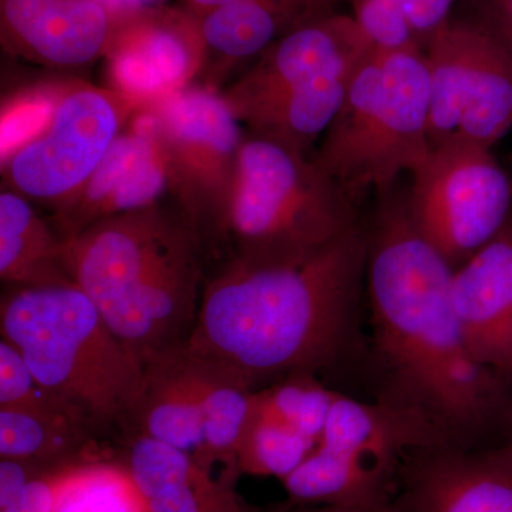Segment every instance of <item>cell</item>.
I'll return each instance as SVG.
<instances>
[{
    "instance_id": "obj_1",
    "label": "cell",
    "mask_w": 512,
    "mask_h": 512,
    "mask_svg": "<svg viewBox=\"0 0 512 512\" xmlns=\"http://www.w3.org/2000/svg\"><path fill=\"white\" fill-rule=\"evenodd\" d=\"M454 268L387 198L367 232L366 284L382 400L419 414L450 446L511 433L512 379L468 352L453 299Z\"/></svg>"
},
{
    "instance_id": "obj_2",
    "label": "cell",
    "mask_w": 512,
    "mask_h": 512,
    "mask_svg": "<svg viewBox=\"0 0 512 512\" xmlns=\"http://www.w3.org/2000/svg\"><path fill=\"white\" fill-rule=\"evenodd\" d=\"M367 231L357 225L298 261L227 256L207 275L185 352L258 390L330 365L348 336L366 276Z\"/></svg>"
},
{
    "instance_id": "obj_3",
    "label": "cell",
    "mask_w": 512,
    "mask_h": 512,
    "mask_svg": "<svg viewBox=\"0 0 512 512\" xmlns=\"http://www.w3.org/2000/svg\"><path fill=\"white\" fill-rule=\"evenodd\" d=\"M211 248L174 202L90 225L62 245V264L141 366L187 346Z\"/></svg>"
},
{
    "instance_id": "obj_4",
    "label": "cell",
    "mask_w": 512,
    "mask_h": 512,
    "mask_svg": "<svg viewBox=\"0 0 512 512\" xmlns=\"http://www.w3.org/2000/svg\"><path fill=\"white\" fill-rule=\"evenodd\" d=\"M2 339L22 352L40 386L60 400L96 439H130L144 367L114 335L70 276L6 285Z\"/></svg>"
},
{
    "instance_id": "obj_5",
    "label": "cell",
    "mask_w": 512,
    "mask_h": 512,
    "mask_svg": "<svg viewBox=\"0 0 512 512\" xmlns=\"http://www.w3.org/2000/svg\"><path fill=\"white\" fill-rule=\"evenodd\" d=\"M360 222L355 201L313 156L247 133L217 245L255 262L298 261Z\"/></svg>"
},
{
    "instance_id": "obj_6",
    "label": "cell",
    "mask_w": 512,
    "mask_h": 512,
    "mask_svg": "<svg viewBox=\"0 0 512 512\" xmlns=\"http://www.w3.org/2000/svg\"><path fill=\"white\" fill-rule=\"evenodd\" d=\"M431 150L426 56L400 50L373 52L357 67L313 158L356 202L370 191L389 194Z\"/></svg>"
},
{
    "instance_id": "obj_7",
    "label": "cell",
    "mask_w": 512,
    "mask_h": 512,
    "mask_svg": "<svg viewBox=\"0 0 512 512\" xmlns=\"http://www.w3.org/2000/svg\"><path fill=\"white\" fill-rule=\"evenodd\" d=\"M373 52L355 19L332 13L281 37L222 97L242 126L306 146L328 130Z\"/></svg>"
},
{
    "instance_id": "obj_8",
    "label": "cell",
    "mask_w": 512,
    "mask_h": 512,
    "mask_svg": "<svg viewBox=\"0 0 512 512\" xmlns=\"http://www.w3.org/2000/svg\"><path fill=\"white\" fill-rule=\"evenodd\" d=\"M141 109L109 86L53 84L45 123L2 154L3 188L53 214L82 188Z\"/></svg>"
},
{
    "instance_id": "obj_9",
    "label": "cell",
    "mask_w": 512,
    "mask_h": 512,
    "mask_svg": "<svg viewBox=\"0 0 512 512\" xmlns=\"http://www.w3.org/2000/svg\"><path fill=\"white\" fill-rule=\"evenodd\" d=\"M146 109L165 161L168 195L210 248L227 215L247 133L220 90L191 84Z\"/></svg>"
},
{
    "instance_id": "obj_10",
    "label": "cell",
    "mask_w": 512,
    "mask_h": 512,
    "mask_svg": "<svg viewBox=\"0 0 512 512\" xmlns=\"http://www.w3.org/2000/svg\"><path fill=\"white\" fill-rule=\"evenodd\" d=\"M413 178L407 210L414 227L454 269L511 221V180L488 148L433 147Z\"/></svg>"
},
{
    "instance_id": "obj_11",
    "label": "cell",
    "mask_w": 512,
    "mask_h": 512,
    "mask_svg": "<svg viewBox=\"0 0 512 512\" xmlns=\"http://www.w3.org/2000/svg\"><path fill=\"white\" fill-rule=\"evenodd\" d=\"M431 147L491 150L512 130V57L483 23L447 22L427 45Z\"/></svg>"
},
{
    "instance_id": "obj_12",
    "label": "cell",
    "mask_w": 512,
    "mask_h": 512,
    "mask_svg": "<svg viewBox=\"0 0 512 512\" xmlns=\"http://www.w3.org/2000/svg\"><path fill=\"white\" fill-rule=\"evenodd\" d=\"M104 57L110 89L147 107L194 84L207 50L197 16L163 6L117 20Z\"/></svg>"
},
{
    "instance_id": "obj_13",
    "label": "cell",
    "mask_w": 512,
    "mask_h": 512,
    "mask_svg": "<svg viewBox=\"0 0 512 512\" xmlns=\"http://www.w3.org/2000/svg\"><path fill=\"white\" fill-rule=\"evenodd\" d=\"M168 175L150 111L131 119L79 191L53 212V227L64 241L104 218L165 201Z\"/></svg>"
},
{
    "instance_id": "obj_14",
    "label": "cell",
    "mask_w": 512,
    "mask_h": 512,
    "mask_svg": "<svg viewBox=\"0 0 512 512\" xmlns=\"http://www.w3.org/2000/svg\"><path fill=\"white\" fill-rule=\"evenodd\" d=\"M397 498L409 512H512V439L414 451L400 468Z\"/></svg>"
},
{
    "instance_id": "obj_15",
    "label": "cell",
    "mask_w": 512,
    "mask_h": 512,
    "mask_svg": "<svg viewBox=\"0 0 512 512\" xmlns=\"http://www.w3.org/2000/svg\"><path fill=\"white\" fill-rule=\"evenodd\" d=\"M116 26L99 0H0L5 52L47 69L90 66L106 56Z\"/></svg>"
},
{
    "instance_id": "obj_16",
    "label": "cell",
    "mask_w": 512,
    "mask_h": 512,
    "mask_svg": "<svg viewBox=\"0 0 512 512\" xmlns=\"http://www.w3.org/2000/svg\"><path fill=\"white\" fill-rule=\"evenodd\" d=\"M451 299L471 357L512 379V218L454 269Z\"/></svg>"
},
{
    "instance_id": "obj_17",
    "label": "cell",
    "mask_w": 512,
    "mask_h": 512,
    "mask_svg": "<svg viewBox=\"0 0 512 512\" xmlns=\"http://www.w3.org/2000/svg\"><path fill=\"white\" fill-rule=\"evenodd\" d=\"M123 464L150 512H262L239 495L238 471L215 474L192 454L150 437L127 440Z\"/></svg>"
},
{
    "instance_id": "obj_18",
    "label": "cell",
    "mask_w": 512,
    "mask_h": 512,
    "mask_svg": "<svg viewBox=\"0 0 512 512\" xmlns=\"http://www.w3.org/2000/svg\"><path fill=\"white\" fill-rule=\"evenodd\" d=\"M339 0H247L197 16L207 50L205 66L224 67L261 56L292 30L332 15Z\"/></svg>"
},
{
    "instance_id": "obj_19",
    "label": "cell",
    "mask_w": 512,
    "mask_h": 512,
    "mask_svg": "<svg viewBox=\"0 0 512 512\" xmlns=\"http://www.w3.org/2000/svg\"><path fill=\"white\" fill-rule=\"evenodd\" d=\"M134 436L180 448L214 467L205 448L200 407L184 349L144 366L143 390L131 417L130 439Z\"/></svg>"
},
{
    "instance_id": "obj_20",
    "label": "cell",
    "mask_w": 512,
    "mask_h": 512,
    "mask_svg": "<svg viewBox=\"0 0 512 512\" xmlns=\"http://www.w3.org/2000/svg\"><path fill=\"white\" fill-rule=\"evenodd\" d=\"M0 458L47 470L107 460L100 440L62 403L0 407Z\"/></svg>"
},
{
    "instance_id": "obj_21",
    "label": "cell",
    "mask_w": 512,
    "mask_h": 512,
    "mask_svg": "<svg viewBox=\"0 0 512 512\" xmlns=\"http://www.w3.org/2000/svg\"><path fill=\"white\" fill-rule=\"evenodd\" d=\"M63 239L19 192H0V278L6 285H35L66 278Z\"/></svg>"
},
{
    "instance_id": "obj_22",
    "label": "cell",
    "mask_w": 512,
    "mask_h": 512,
    "mask_svg": "<svg viewBox=\"0 0 512 512\" xmlns=\"http://www.w3.org/2000/svg\"><path fill=\"white\" fill-rule=\"evenodd\" d=\"M185 352V349H184ZM197 394L205 448L212 464L238 470L239 444L254 409L256 390L222 367L185 352Z\"/></svg>"
},
{
    "instance_id": "obj_23",
    "label": "cell",
    "mask_w": 512,
    "mask_h": 512,
    "mask_svg": "<svg viewBox=\"0 0 512 512\" xmlns=\"http://www.w3.org/2000/svg\"><path fill=\"white\" fill-rule=\"evenodd\" d=\"M315 447V441L259 409L254 394V409L238 448L239 473L284 480Z\"/></svg>"
},
{
    "instance_id": "obj_24",
    "label": "cell",
    "mask_w": 512,
    "mask_h": 512,
    "mask_svg": "<svg viewBox=\"0 0 512 512\" xmlns=\"http://www.w3.org/2000/svg\"><path fill=\"white\" fill-rule=\"evenodd\" d=\"M55 512H150L123 463L90 461L74 467L60 490Z\"/></svg>"
},
{
    "instance_id": "obj_25",
    "label": "cell",
    "mask_w": 512,
    "mask_h": 512,
    "mask_svg": "<svg viewBox=\"0 0 512 512\" xmlns=\"http://www.w3.org/2000/svg\"><path fill=\"white\" fill-rule=\"evenodd\" d=\"M335 396L315 375L302 373L256 390L255 402L259 409L318 444Z\"/></svg>"
},
{
    "instance_id": "obj_26",
    "label": "cell",
    "mask_w": 512,
    "mask_h": 512,
    "mask_svg": "<svg viewBox=\"0 0 512 512\" xmlns=\"http://www.w3.org/2000/svg\"><path fill=\"white\" fill-rule=\"evenodd\" d=\"M355 20L375 52L420 50L399 0H362Z\"/></svg>"
},
{
    "instance_id": "obj_27",
    "label": "cell",
    "mask_w": 512,
    "mask_h": 512,
    "mask_svg": "<svg viewBox=\"0 0 512 512\" xmlns=\"http://www.w3.org/2000/svg\"><path fill=\"white\" fill-rule=\"evenodd\" d=\"M50 403L62 402L40 386L22 352L9 340H0V407Z\"/></svg>"
},
{
    "instance_id": "obj_28",
    "label": "cell",
    "mask_w": 512,
    "mask_h": 512,
    "mask_svg": "<svg viewBox=\"0 0 512 512\" xmlns=\"http://www.w3.org/2000/svg\"><path fill=\"white\" fill-rule=\"evenodd\" d=\"M74 467L77 466L50 471L30 481L12 503L0 508V512H55L64 480Z\"/></svg>"
},
{
    "instance_id": "obj_29",
    "label": "cell",
    "mask_w": 512,
    "mask_h": 512,
    "mask_svg": "<svg viewBox=\"0 0 512 512\" xmlns=\"http://www.w3.org/2000/svg\"><path fill=\"white\" fill-rule=\"evenodd\" d=\"M453 3L454 0H399L419 49L421 40L429 45L431 37L446 25Z\"/></svg>"
},
{
    "instance_id": "obj_30",
    "label": "cell",
    "mask_w": 512,
    "mask_h": 512,
    "mask_svg": "<svg viewBox=\"0 0 512 512\" xmlns=\"http://www.w3.org/2000/svg\"><path fill=\"white\" fill-rule=\"evenodd\" d=\"M50 471L55 470H47L26 460L2 458L0 460V508H5L12 503L30 481Z\"/></svg>"
},
{
    "instance_id": "obj_31",
    "label": "cell",
    "mask_w": 512,
    "mask_h": 512,
    "mask_svg": "<svg viewBox=\"0 0 512 512\" xmlns=\"http://www.w3.org/2000/svg\"><path fill=\"white\" fill-rule=\"evenodd\" d=\"M481 23L512 57V0H485V19Z\"/></svg>"
},
{
    "instance_id": "obj_32",
    "label": "cell",
    "mask_w": 512,
    "mask_h": 512,
    "mask_svg": "<svg viewBox=\"0 0 512 512\" xmlns=\"http://www.w3.org/2000/svg\"><path fill=\"white\" fill-rule=\"evenodd\" d=\"M262 512H409L402 501L396 497L392 500L373 504L357 505H285L274 511Z\"/></svg>"
},
{
    "instance_id": "obj_33",
    "label": "cell",
    "mask_w": 512,
    "mask_h": 512,
    "mask_svg": "<svg viewBox=\"0 0 512 512\" xmlns=\"http://www.w3.org/2000/svg\"><path fill=\"white\" fill-rule=\"evenodd\" d=\"M237 2H247V0H183V9L192 13L194 16H201L204 15L205 12H208V10Z\"/></svg>"
},
{
    "instance_id": "obj_34",
    "label": "cell",
    "mask_w": 512,
    "mask_h": 512,
    "mask_svg": "<svg viewBox=\"0 0 512 512\" xmlns=\"http://www.w3.org/2000/svg\"><path fill=\"white\" fill-rule=\"evenodd\" d=\"M510 439H512V420H511V433H510Z\"/></svg>"
}]
</instances>
